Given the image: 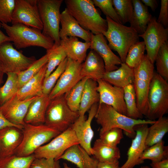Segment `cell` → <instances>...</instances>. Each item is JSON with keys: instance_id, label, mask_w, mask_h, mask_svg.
<instances>
[{"instance_id": "obj_1", "label": "cell", "mask_w": 168, "mask_h": 168, "mask_svg": "<svg viewBox=\"0 0 168 168\" xmlns=\"http://www.w3.org/2000/svg\"><path fill=\"white\" fill-rule=\"evenodd\" d=\"M95 118L101 128L99 135L111 129H121L126 135L133 138L136 134L135 127L147 124H152L156 120L134 119L119 112L111 106L103 103L99 104Z\"/></svg>"}, {"instance_id": "obj_2", "label": "cell", "mask_w": 168, "mask_h": 168, "mask_svg": "<svg viewBox=\"0 0 168 168\" xmlns=\"http://www.w3.org/2000/svg\"><path fill=\"white\" fill-rule=\"evenodd\" d=\"M65 2L68 12L84 29L94 35L106 31V20L101 16L92 0H66Z\"/></svg>"}, {"instance_id": "obj_3", "label": "cell", "mask_w": 168, "mask_h": 168, "mask_svg": "<svg viewBox=\"0 0 168 168\" xmlns=\"http://www.w3.org/2000/svg\"><path fill=\"white\" fill-rule=\"evenodd\" d=\"M1 24L16 49L38 46L47 50L54 47V41L43 34L40 30L21 23L12 26L1 23Z\"/></svg>"}, {"instance_id": "obj_4", "label": "cell", "mask_w": 168, "mask_h": 168, "mask_svg": "<svg viewBox=\"0 0 168 168\" xmlns=\"http://www.w3.org/2000/svg\"><path fill=\"white\" fill-rule=\"evenodd\" d=\"M108 28L102 34L109 42V47L118 54L122 63H124L130 47L139 41V35L135 30L117 23L106 16Z\"/></svg>"}, {"instance_id": "obj_5", "label": "cell", "mask_w": 168, "mask_h": 168, "mask_svg": "<svg viewBox=\"0 0 168 168\" xmlns=\"http://www.w3.org/2000/svg\"><path fill=\"white\" fill-rule=\"evenodd\" d=\"M22 131V140L15 153L20 156L33 154L39 148L61 133L44 124L35 125L25 123Z\"/></svg>"}, {"instance_id": "obj_6", "label": "cell", "mask_w": 168, "mask_h": 168, "mask_svg": "<svg viewBox=\"0 0 168 168\" xmlns=\"http://www.w3.org/2000/svg\"><path fill=\"white\" fill-rule=\"evenodd\" d=\"M133 69V85L137 106L140 113L146 117L148 110L147 97L149 86L155 72L154 64L145 54L141 62Z\"/></svg>"}, {"instance_id": "obj_7", "label": "cell", "mask_w": 168, "mask_h": 168, "mask_svg": "<svg viewBox=\"0 0 168 168\" xmlns=\"http://www.w3.org/2000/svg\"><path fill=\"white\" fill-rule=\"evenodd\" d=\"M79 116L78 111H73L68 106L64 94L50 100L44 124L62 132L70 127Z\"/></svg>"}, {"instance_id": "obj_8", "label": "cell", "mask_w": 168, "mask_h": 168, "mask_svg": "<svg viewBox=\"0 0 168 168\" xmlns=\"http://www.w3.org/2000/svg\"><path fill=\"white\" fill-rule=\"evenodd\" d=\"M147 101V119L156 120L168 113L167 81L155 71L150 83Z\"/></svg>"}, {"instance_id": "obj_9", "label": "cell", "mask_w": 168, "mask_h": 168, "mask_svg": "<svg viewBox=\"0 0 168 168\" xmlns=\"http://www.w3.org/2000/svg\"><path fill=\"white\" fill-rule=\"evenodd\" d=\"M63 0H37V4L43 24L42 33L54 42V47L60 45L59 36L61 13Z\"/></svg>"}, {"instance_id": "obj_10", "label": "cell", "mask_w": 168, "mask_h": 168, "mask_svg": "<svg viewBox=\"0 0 168 168\" xmlns=\"http://www.w3.org/2000/svg\"><path fill=\"white\" fill-rule=\"evenodd\" d=\"M77 144H79V141L70 127L39 148L33 155L35 158H52L58 160L69 147Z\"/></svg>"}, {"instance_id": "obj_11", "label": "cell", "mask_w": 168, "mask_h": 168, "mask_svg": "<svg viewBox=\"0 0 168 168\" xmlns=\"http://www.w3.org/2000/svg\"><path fill=\"white\" fill-rule=\"evenodd\" d=\"M36 60L35 57H26L22 51L17 50L10 42H5L0 46V62L5 73L17 74L27 69Z\"/></svg>"}, {"instance_id": "obj_12", "label": "cell", "mask_w": 168, "mask_h": 168, "mask_svg": "<svg viewBox=\"0 0 168 168\" xmlns=\"http://www.w3.org/2000/svg\"><path fill=\"white\" fill-rule=\"evenodd\" d=\"M139 37L143 39L146 55L153 64L159 50L168 41V29L158 23L155 17H152L145 32Z\"/></svg>"}, {"instance_id": "obj_13", "label": "cell", "mask_w": 168, "mask_h": 168, "mask_svg": "<svg viewBox=\"0 0 168 168\" xmlns=\"http://www.w3.org/2000/svg\"><path fill=\"white\" fill-rule=\"evenodd\" d=\"M11 23H21L42 30L37 0H15Z\"/></svg>"}, {"instance_id": "obj_14", "label": "cell", "mask_w": 168, "mask_h": 168, "mask_svg": "<svg viewBox=\"0 0 168 168\" xmlns=\"http://www.w3.org/2000/svg\"><path fill=\"white\" fill-rule=\"evenodd\" d=\"M82 65V63L68 58L65 70L49 95L50 100L67 93L83 78Z\"/></svg>"}, {"instance_id": "obj_15", "label": "cell", "mask_w": 168, "mask_h": 168, "mask_svg": "<svg viewBox=\"0 0 168 168\" xmlns=\"http://www.w3.org/2000/svg\"><path fill=\"white\" fill-rule=\"evenodd\" d=\"M98 104L93 105L89 110L88 117L79 116L71 127L74 132L79 141V144L89 155H93V152L91 142L94 136V132L91 126L93 119L96 114Z\"/></svg>"}, {"instance_id": "obj_16", "label": "cell", "mask_w": 168, "mask_h": 168, "mask_svg": "<svg viewBox=\"0 0 168 168\" xmlns=\"http://www.w3.org/2000/svg\"><path fill=\"white\" fill-rule=\"evenodd\" d=\"M97 82L100 96L99 104L110 105L119 112L127 116L124 88L113 86L102 79L99 80Z\"/></svg>"}, {"instance_id": "obj_17", "label": "cell", "mask_w": 168, "mask_h": 168, "mask_svg": "<svg viewBox=\"0 0 168 168\" xmlns=\"http://www.w3.org/2000/svg\"><path fill=\"white\" fill-rule=\"evenodd\" d=\"M16 95L0 106V110L10 122L17 125L23 126L25 124L24 119L29 106L38 96L21 100L17 97Z\"/></svg>"}, {"instance_id": "obj_18", "label": "cell", "mask_w": 168, "mask_h": 168, "mask_svg": "<svg viewBox=\"0 0 168 168\" xmlns=\"http://www.w3.org/2000/svg\"><path fill=\"white\" fill-rule=\"evenodd\" d=\"M148 125L142 124L135 127L136 134L128 151L127 160L120 168H133L136 166L142 164L140 159L146 148L145 141Z\"/></svg>"}, {"instance_id": "obj_19", "label": "cell", "mask_w": 168, "mask_h": 168, "mask_svg": "<svg viewBox=\"0 0 168 168\" xmlns=\"http://www.w3.org/2000/svg\"><path fill=\"white\" fill-rule=\"evenodd\" d=\"M90 48L97 53L102 59L106 72L115 70L122 62L119 57L111 50L102 34H91Z\"/></svg>"}, {"instance_id": "obj_20", "label": "cell", "mask_w": 168, "mask_h": 168, "mask_svg": "<svg viewBox=\"0 0 168 168\" xmlns=\"http://www.w3.org/2000/svg\"><path fill=\"white\" fill-rule=\"evenodd\" d=\"M22 129L9 126L0 129V158L15 155L22 140Z\"/></svg>"}, {"instance_id": "obj_21", "label": "cell", "mask_w": 168, "mask_h": 168, "mask_svg": "<svg viewBox=\"0 0 168 168\" xmlns=\"http://www.w3.org/2000/svg\"><path fill=\"white\" fill-rule=\"evenodd\" d=\"M59 30L60 39L67 37H79L85 41L90 42L92 33L82 28L66 8L61 13Z\"/></svg>"}, {"instance_id": "obj_22", "label": "cell", "mask_w": 168, "mask_h": 168, "mask_svg": "<svg viewBox=\"0 0 168 168\" xmlns=\"http://www.w3.org/2000/svg\"><path fill=\"white\" fill-rule=\"evenodd\" d=\"M60 159L72 163L78 168H96L99 162L79 144L69 147L58 160Z\"/></svg>"}, {"instance_id": "obj_23", "label": "cell", "mask_w": 168, "mask_h": 168, "mask_svg": "<svg viewBox=\"0 0 168 168\" xmlns=\"http://www.w3.org/2000/svg\"><path fill=\"white\" fill-rule=\"evenodd\" d=\"M82 63L81 74L83 78L86 77L97 81L102 79L106 72L104 61L95 51L91 50Z\"/></svg>"}, {"instance_id": "obj_24", "label": "cell", "mask_w": 168, "mask_h": 168, "mask_svg": "<svg viewBox=\"0 0 168 168\" xmlns=\"http://www.w3.org/2000/svg\"><path fill=\"white\" fill-rule=\"evenodd\" d=\"M50 101L49 95L43 94L38 96L29 106L24 119L25 123L35 125L44 124Z\"/></svg>"}, {"instance_id": "obj_25", "label": "cell", "mask_w": 168, "mask_h": 168, "mask_svg": "<svg viewBox=\"0 0 168 168\" xmlns=\"http://www.w3.org/2000/svg\"><path fill=\"white\" fill-rule=\"evenodd\" d=\"M60 45L64 49L67 58L82 63L86 57L91 43L89 41H80L76 37H67L61 40Z\"/></svg>"}, {"instance_id": "obj_26", "label": "cell", "mask_w": 168, "mask_h": 168, "mask_svg": "<svg viewBox=\"0 0 168 168\" xmlns=\"http://www.w3.org/2000/svg\"><path fill=\"white\" fill-rule=\"evenodd\" d=\"M46 69L47 63L36 75L19 89L16 95L17 97L20 100H24L43 94Z\"/></svg>"}, {"instance_id": "obj_27", "label": "cell", "mask_w": 168, "mask_h": 168, "mask_svg": "<svg viewBox=\"0 0 168 168\" xmlns=\"http://www.w3.org/2000/svg\"><path fill=\"white\" fill-rule=\"evenodd\" d=\"M117 69L105 72L102 79L112 85L122 88L133 84L134 80L133 68L129 67L125 63H122Z\"/></svg>"}, {"instance_id": "obj_28", "label": "cell", "mask_w": 168, "mask_h": 168, "mask_svg": "<svg viewBox=\"0 0 168 168\" xmlns=\"http://www.w3.org/2000/svg\"><path fill=\"white\" fill-rule=\"evenodd\" d=\"M132 1L133 12L129 22L130 26L134 29L139 35H140L145 31L152 16L149 12L147 7L140 0Z\"/></svg>"}, {"instance_id": "obj_29", "label": "cell", "mask_w": 168, "mask_h": 168, "mask_svg": "<svg viewBox=\"0 0 168 168\" xmlns=\"http://www.w3.org/2000/svg\"><path fill=\"white\" fill-rule=\"evenodd\" d=\"M96 82L88 78L86 81L82 92L78 111L79 116H85L86 112L95 104L100 100V96L97 90Z\"/></svg>"}, {"instance_id": "obj_30", "label": "cell", "mask_w": 168, "mask_h": 168, "mask_svg": "<svg viewBox=\"0 0 168 168\" xmlns=\"http://www.w3.org/2000/svg\"><path fill=\"white\" fill-rule=\"evenodd\" d=\"M92 149L93 157L99 162L112 163L118 161L120 152L117 147H114L103 143L99 139L95 142Z\"/></svg>"}, {"instance_id": "obj_31", "label": "cell", "mask_w": 168, "mask_h": 168, "mask_svg": "<svg viewBox=\"0 0 168 168\" xmlns=\"http://www.w3.org/2000/svg\"><path fill=\"white\" fill-rule=\"evenodd\" d=\"M168 132V118L163 116L157 119L148 127L145 141L146 148L162 140Z\"/></svg>"}, {"instance_id": "obj_32", "label": "cell", "mask_w": 168, "mask_h": 168, "mask_svg": "<svg viewBox=\"0 0 168 168\" xmlns=\"http://www.w3.org/2000/svg\"><path fill=\"white\" fill-rule=\"evenodd\" d=\"M168 158V147L165 145L162 140L159 142L147 147L142 154L140 161L142 163L145 160L152 162H156Z\"/></svg>"}, {"instance_id": "obj_33", "label": "cell", "mask_w": 168, "mask_h": 168, "mask_svg": "<svg viewBox=\"0 0 168 168\" xmlns=\"http://www.w3.org/2000/svg\"><path fill=\"white\" fill-rule=\"evenodd\" d=\"M123 88L127 116L134 119H142L143 115L139 112L137 106L136 95L133 84H129Z\"/></svg>"}, {"instance_id": "obj_34", "label": "cell", "mask_w": 168, "mask_h": 168, "mask_svg": "<svg viewBox=\"0 0 168 168\" xmlns=\"http://www.w3.org/2000/svg\"><path fill=\"white\" fill-rule=\"evenodd\" d=\"M7 80L0 87V106L16 95L19 89L17 74L7 72Z\"/></svg>"}, {"instance_id": "obj_35", "label": "cell", "mask_w": 168, "mask_h": 168, "mask_svg": "<svg viewBox=\"0 0 168 168\" xmlns=\"http://www.w3.org/2000/svg\"><path fill=\"white\" fill-rule=\"evenodd\" d=\"M48 62L45 79L54 71L55 68L67 58L66 53L60 45L46 50Z\"/></svg>"}, {"instance_id": "obj_36", "label": "cell", "mask_w": 168, "mask_h": 168, "mask_svg": "<svg viewBox=\"0 0 168 168\" xmlns=\"http://www.w3.org/2000/svg\"><path fill=\"white\" fill-rule=\"evenodd\" d=\"M88 78H83L67 93L65 94V100L69 108L73 111H78L82 91L85 83Z\"/></svg>"}, {"instance_id": "obj_37", "label": "cell", "mask_w": 168, "mask_h": 168, "mask_svg": "<svg viewBox=\"0 0 168 168\" xmlns=\"http://www.w3.org/2000/svg\"><path fill=\"white\" fill-rule=\"evenodd\" d=\"M35 158L32 154L26 156L14 155L0 158V168H30Z\"/></svg>"}, {"instance_id": "obj_38", "label": "cell", "mask_w": 168, "mask_h": 168, "mask_svg": "<svg viewBox=\"0 0 168 168\" xmlns=\"http://www.w3.org/2000/svg\"><path fill=\"white\" fill-rule=\"evenodd\" d=\"M48 62L47 54L37 60L26 70L17 74L19 88L34 77Z\"/></svg>"}, {"instance_id": "obj_39", "label": "cell", "mask_w": 168, "mask_h": 168, "mask_svg": "<svg viewBox=\"0 0 168 168\" xmlns=\"http://www.w3.org/2000/svg\"><path fill=\"white\" fill-rule=\"evenodd\" d=\"M145 46L143 41H138L129 48L125 63L129 67L133 68L141 62L145 54Z\"/></svg>"}, {"instance_id": "obj_40", "label": "cell", "mask_w": 168, "mask_h": 168, "mask_svg": "<svg viewBox=\"0 0 168 168\" xmlns=\"http://www.w3.org/2000/svg\"><path fill=\"white\" fill-rule=\"evenodd\" d=\"M156 72L168 80V42H165L159 50L155 61Z\"/></svg>"}, {"instance_id": "obj_41", "label": "cell", "mask_w": 168, "mask_h": 168, "mask_svg": "<svg viewBox=\"0 0 168 168\" xmlns=\"http://www.w3.org/2000/svg\"><path fill=\"white\" fill-rule=\"evenodd\" d=\"M112 2L122 24L130 22L133 12L132 1L112 0Z\"/></svg>"}, {"instance_id": "obj_42", "label": "cell", "mask_w": 168, "mask_h": 168, "mask_svg": "<svg viewBox=\"0 0 168 168\" xmlns=\"http://www.w3.org/2000/svg\"><path fill=\"white\" fill-rule=\"evenodd\" d=\"M68 58L67 57L46 78L44 79L43 87V94L49 95L55 85L57 81L65 70L67 66Z\"/></svg>"}, {"instance_id": "obj_43", "label": "cell", "mask_w": 168, "mask_h": 168, "mask_svg": "<svg viewBox=\"0 0 168 168\" xmlns=\"http://www.w3.org/2000/svg\"><path fill=\"white\" fill-rule=\"evenodd\" d=\"M100 140L110 147H116L123 138V131L121 128H114L100 134Z\"/></svg>"}, {"instance_id": "obj_44", "label": "cell", "mask_w": 168, "mask_h": 168, "mask_svg": "<svg viewBox=\"0 0 168 168\" xmlns=\"http://www.w3.org/2000/svg\"><path fill=\"white\" fill-rule=\"evenodd\" d=\"M92 1L94 5L100 8L106 16L109 17L117 23L122 24L113 7L112 0H93Z\"/></svg>"}, {"instance_id": "obj_45", "label": "cell", "mask_w": 168, "mask_h": 168, "mask_svg": "<svg viewBox=\"0 0 168 168\" xmlns=\"http://www.w3.org/2000/svg\"><path fill=\"white\" fill-rule=\"evenodd\" d=\"M15 0H0V21L1 23H11Z\"/></svg>"}, {"instance_id": "obj_46", "label": "cell", "mask_w": 168, "mask_h": 168, "mask_svg": "<svg viewBox=\"0 0 168 168\" xmlns=\"http://www.w3.org/2000/svg\"><path fill=\"white\" fill-rule=\"evenodd\" d=\"M30 168H61L59 160L52 158H35Z\"/></svg>"}, {"instance_id": "obj_47", "label": "cell", "mask_w": 168, "mask_h": 168, "mask_svg": "<svg viewBox=\"0 0 168 168\" xmlns=\"http://www.w3.org/2000/svg\"><path fill=\"white\" fill-rule=\"evenodd\" d=\"M160 12L157 21L165 28L168 25V0H161Z\"/></svg>"}, {"instance_id": "obj_48", "label": "cell", "mask_w": 168, "mask_h": 168, "mask_svg": "<svg viewBox=\"0 0 168 168\" xmlns=\"http://www.w3.org/2000/svg\"><path fill=\"white\" fill-rule=\"evenodd\" d=\"M9 126H15L22 129L23 126L14 124L10 122L4 116L0 110V129Z\"/></svg>"}, {"instance_id": "obj_49", "label": "cell", "mask_w": 168, "mask_h": 168, "mask_svg": "<svg viewBox=\"0 0 168 168\" xmlns=\"http://www.w3.org/2000/svg\"><path fill=\"white\" fill-rule=\"evenodd\" d=\"M96 168H120L119 161L112 163L98 162Z\"/></svg>"}, {"instance_id": "obj_50", "label": "cell", "mask_w": 168, "mask_h": 168, "mask_svg": "<svg viewBox=\"0 0 168 168\" xmlns=\"http://www.w3.org/2000/svg\"><path fill=\"white\" fill-rule=\"evenodd\" d=\"M150 165L152 168H168V158L156 162H152Z\"/></svg>"}, {"instance_id": "obj_51", "label": "cell", "mask_w": 168, "mask_h": 168, "mask_svg": "<svg viewBox=\"0 0 168 168\" xmlns=\"http://www.w3.org/2000/svg\"><path fill=\"white\" fill-rule=\"evenodd\" d=\"M141 2L146 7H150L154 12L158 7V2L156 0H141Z\"/></svg>"}, {"instance_id": "obj_52", "label": "cell", "mask_w": 168, "mask_h": 168, "mask_svg": "<svg viewBox=\"0 0 168 168\" xmlns=\"http://www.w3.org/2000/svg\"><path fill=\"white\" fill-rule=\"evenodd\" d=\"M1 27L2 26L0 22V46L5 42L12 41L10 38L5 35L0 30Z\"/></svg>"}, {"instance_id": "obj_53", "label": "cell", "mask_w": 168, "mask_h": 168, "mask_svg": "<svg viewBox=\"0 0 168 168\" xmlns=\"http://www.w3.org/2000/svg\"><path fill=\"white\" fill-rule=\"evenodd\" d=\"M5 73L2 66L0 62V87L1 84L3 82V77Z\"/></svg>"}, {"instance_id": "obj_54", "label": "cell", "mask_w": 168, "mask_h": 168, "mask_svg": "<svg viewBox=\"0 0 168 168\" xmlns=\"http://www.w3.org/2000/svg\"><path fill=\"white\" fill-rule=\"evenodd\" d=\"M63 168H72L69 166L68 165L65 163H63Z\"/></svg>"}, {"instance_id": "obj_55", "label": "cell", "mask_w": 168, "mask_h": 168, "mask_svg": "<svg viewBox=\"0 0 168 168\" xmlns=\"http://www.w3.org/2000/svg\"><path fill=\"white\" fill-rule=\"evenodd\" d=\"M139 168H151L150 167L148 166H143Z\"/></svg>"}]
</instances>
